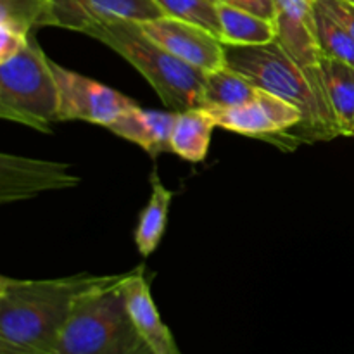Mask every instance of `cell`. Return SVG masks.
<instances>
[{
	"label": "cell",
	"instance_id": "15",
	"mask_svg": "<svg viewBox=\"0 0 354 354\" xmlns=\"http://www.w3.org/2000/svg\"><path fill=\"white\" fill-rule=\"evenodd\" d=\"M214 118L203 107L176 113L171 133V152L189 162H201L207 156Z\"/></svg>",
	"mask_w": 354,
	"mask_h": 354
},
{
	"label": "cell",
	"instance_id": "6",
	"mask_svg": "<svg viewBox=\"0 0 354 354\" xmlns=\"http://www.w3.org/2000/svg\"><path fill=\"white\" fill-rule=\"evenodd\" d=\"M59 90V120L86 121L107 127L121 113L135 106L131 99L88 76L69 71L50 61Z\"/></svg>",
	"mask_w": 354,
	"mask_h": 354
},
{
	"label": "cell",
	"instance_id": "4",
	"mask_svg": "<svg viewBox=\"0 0 354 354\" xmlns=\"http://www.w3.org/2000/svg\"><path fill=\"white\" fill-rule=\"evenodd\" d=\"M127 277L109 275L80 297L59 339V354H152L128 310Z\"/></svg>",
	"mask_w": 354,
	"mask_h": 354
},
{
	"label": "cell",
	"instance_id": "8",
	"mask_svg": "<svg viewBox=\"0 0 354 354\" xmlns=\"http://www.w3.org/2000/svg\"><path fill=\"white\" fill-rule=\"evenodd\" d=\"M216 127L248 137L286 135L303 124V114L296 106L273 93L259 90L249 102L227 109H207Z\"/></svg>",
	"mask_w": 354,
	"mask_h": 354
},
{
	"label": "cell",
	"instance_id": "18",
	"mask_svg": "<svg viewBox=\"0 0 354 354\" xmlns=\"http://www.w3.org/2000/svg\"><path fill=\"white\" fill-rule=\"evenodd\" d=\"M258 88L241 73L228 66L206 73L203 88V109H227L249 102Z\"/></svg>",
	"mask_w": 354,
	"mask_h": 354
},
{
	"label": "cell",
	"instance_id": "19",
	"mask_svg": "<svg viewBox=\"0 0 354 354\" xmlns=\"http://www.w3.org/2000/svg\"><path fill=\"white\" fill-rule=\"evenodd\" d=\"M315 37L322 55L339 59L342 62L354 66V40L349 31L339 23L334 14L324 6L322 0H317L313 7Z\"/></svg>",
	"mask_w": 354,
	"mask_h": 354
},
{
	"label": "cell",
	"instance_id": "16",
	"mask_svg": "<svg viewBox=\"0 0 354 354\" xmlns=\"http://www.w3.org/2000/svg\"><path fill=\"white\" fill-rule=\"evenodd\" d=\"M220 40L225 45H263L275 40V23L218 0Z\"/></svg>",
	"mask_w": 354,
	"mask_h": 354
},
{
	"label": "cell",
	"instance_id": "2",
	"mask_svg": "<svg viewBox=\"0 0 354 354\" xmlns=\"http://www.w3.org/2000/svg\"><path fill=\"white\" fill-rule=\"evenodd\" d=\"M225 66L241 73L256 88L273 93L303 114L301 142L341 137L320 73L301 68L275 40L263 45H225Z\"/></svg>",
	"mask_w": 354,
	"mask_h": 354
},
{
	"label": "cell",
	"instance_id": "12",
	"mask_svg": "<svg viewBox=\"0 0 354 354\" xmlns=\"http://www.w3.org/2000/svg\"><path fill=\"white\" fill-rule=\"evenodd\" d=\"M124 290H127V303L131 320L149 351L152 354H182L176 346L175 337L169 328L162 324L161 315L156 308L144 266L128 272Z\"/></svg>",
	"mask_w": 354,
	"mask_h": 354
},
{
	"label": "cell",
	"instance_id": "1",
	"mask_svg": "<svg viewBox=\"0 0 354 354\" xmlns=\"http://www.w3.org/2000/svg\"><path fill=\"white\" fill-rule=\"evenodd\" d=\"M109 275L76 273L50 280L0 279V354L57 353L80 297Z\"/></svg>",
	"mask_w": 354,
	"mask_h": 354
},
{
	"label": "cell",
	"instance_id": "13",
	"mask_svg": "<svg viewBox=\"0 0 354 354\" xmlns=\"http://www.w3.org/2000/svg\"><path fill=\"white\" fill-rule=\"evenodd\" d=\"M175 120L176 113L142 109L135 104L106 128L118 137L140 145L151 158H158L161 152H171Z\"/></svg>",
	"mask_w": 354,
	"mask_h": 354
},
{
	"label": "cell",
	"instance_id": "7",
	"mask_svg": "<svg viewBox=\"0 0 354 354\" xmlns=\"http://www.w3.org/2000/svg\"><path fill=\"white\" fill-rule=\"evenodd\" d=\"M165 16L154 0H47L45 26L86 33L113 21H144Z\"/></svg>",
	"mask_w": 354,
	"mask_h": 354
},
{
	"label": "cell",
	"instance_id": "10",
	"mask_svg": "<svg viewBox=\"0 0 354 354\" xmlns=\"http://www.w3.org/2000/svg\"><path fill=\"white\" fill-rule=\"evenodd\" d=\"M317 0H275V41L306 71L320 73L322 52L315 37Z\"/></svg>",
	"mask_w": 354,
	"mask_h": 354
},
{
	"label": "cell",
	"instance_id": "22",
	"mask_svg": "<svg viewBox=\"0 0 354 354\" xmlns=\"http://www.w3.org/2000/svg\"><path fill=\"white\" fill-rule=\"evenodd\" d=\"M324 6L334 14L335 19L349 31L354 40V6L348 0H322Z\"/></svg>",
	"mask_w": 354,
	"mask_h": 354
},
{
	"label": "cell",
	"instance_id": "20",
	"mask_svg": "<svg viewBox=\"0 0 354 354\" xmlns=\"http://www.w3.org/2000/svg\"><path fill=\"white\" fill-rule=\"evenodd\" d=\"M47 0H0V28L30 37L45 26Z\"/></svg>",
	"mask_w": 354,
	"mask_h": 354
},
{
	"label": "cell",
	"instance_id": "3",
	"mask_svg": "<svg viewBox=\"0 0 354 354\" xmlns=\"http://www.w3.org/2000/svg\"><path fill=\"white\" fill-rule=\"evenodd\" d=\"M130 62L175 113L203 107L206 73L173 55L152 40L137 21H113L86 31Z\"/></svg>",
	"mask_w": 354,
	"mask_h": 354
},
{
	"label": "cell",
	"instance_id": "25",
	"mask_svg": "<svg viewBox=\"0 0 354 354\" xmlns=\"http://www.w3.org/2000/svg\"><path fill=\"white\" fill-rule=\"evenodd\" d=\"M52 354H59V353H52Z\"/></svg>",
	"mask_w": 354,
	"mask_h": 354
},
{
	"label": "cell",
	"instance_id": "21",
	"mask_svg": "<svg viewBox=\"0 0 354 354\" xmlns=\"http://www.w3.org/2000/svg\"><path fill=\"white\" fill-rule=\"evenodd\" d=\"M165 16L189 21L220 38L221 28L218 19V0H154Z\"/></svg>",
	"mask_w": 354,
	"mask_h": 354
},
{
	"label": "cell",
	"instance_id": "11",
	"mask_svg": "<svg viewBox=\"0 0 354 354\" xmlns=\"http://www.w3.org/2000/svg\"><path fill=\"white\" fill-rule=\"evenodd\" d=\"M2 203L26 199L45 190L68 189L80 182L69 173L68 165L38 161L2 154Z\"/></svg>",
	"mask_w": 354,
	"mask_h": 354
},
{
	"label": "cell",
	"instance_id": "9",
	"mask_svg": "<svg viewBox=\"0 0 354 354\" xmlns=\"http://www.w3.org/2000/svg\"><path fill=\"white\" fill-rule=\"evenodd\" d=\"M140 26L161 47L201 71L225 66V44L206 28L169 16L144 21Z\"/></svg>",
	"mask_w": 354,
	"mask_h": 354
},
{
	"label": "cell",
	"instance_id": "14",
	"mask_svg": "<svg viewBox=\"0 0 354 354\" xmlns=\"http://www.w3.org/2000/svg\"><path fill=\"white\" fill-rule=\"evenodd\" d=\"M320 71L341 133L354 137V66L322 55Z\"/></svg>",
	"mask_w": 354,
	"mask_h": 354
},
{
	"label": "cell",
	"instance_id": "24",
	"mask_svg": "<svg viewBox=\"0 0 354 354\" xmlns=\"http://www.w3.org/2000/svg\"><path fill=\"white\" fill-rule=\"evenodd\" d=\"M348 2H351V3H353V6H354V0H348Z\"/></svg>",
	"mask_w": 354,
	"mask_h": 354
},
{
	"label": "cell",
	"instance_id": "17",
	"mask_svg": "<svg viewBox=\"0 0 354 354\" xmlns=\"http://www.w3.org/2000/svg\"><path fill=\"white\" fill-rule=\"evenodd\" d=\"M151 199L145 209L142 211L140 221L135 230V244L144 258L151 256L161 242L166 223H168L169 204L173 199V192L162 185L156 171L151 175Z\"/></svg>",
	"mask_w": 354,
	"mask_h": 354
},
{
	"label": "cell",
	"instance_id": "23",
	"mask_svg": "<svg viewBox=\"0 0 354 354\" xmlns=\"http://www.w3.org/2000/svg\"><path fill=\"white\" fill-rule=\"evenodd\" d=\"M223 2L241 7L268 21H275V0H223Z\"/></svg>",
	"mask_w": 354,
	"mask_h": 354
},
{
	"label": "cell",
	"instance_id": "5",
	"mask_svg": "<svg viewBox=\"0 0 354 354\" xmlns=\"http://www.w3.org/2000/svg\"><path fill=\"white\" fill-rule=\"evenodd\" d=\"M0 118L50 133L59 123V90L50 59L33 37L0 62Z\"/></svg>",
	"mask_w": 354,
	"mask_h": 354
}]
</instances>
